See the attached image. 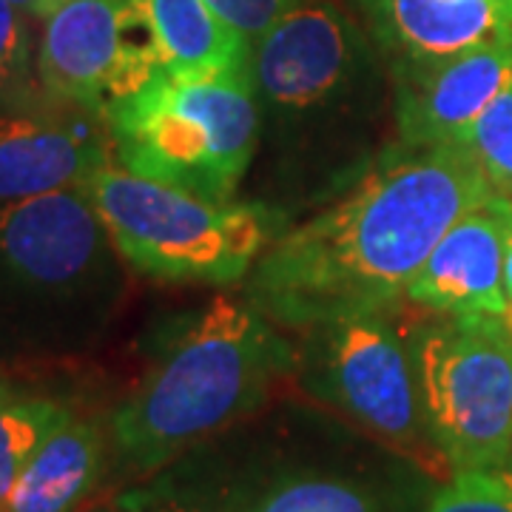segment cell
Wrapping results in <instances>:
<instances>
[{"label":"cell","instance_id":"cell-1","mask_svg":"<svg viewBox=\"0 0 512 512\" xmlns=\"http://www.w3.org/2000/svg\"><path fill=\"white\" fill-rule=\"evenodd\" d=\"M495 194L464 146L399 143L342 200L282 231L248 274L245 296L291 328L390 311L439 239Z\"/></svg>","mask_w":512,"mask_h":512},{"label":"cell","instance_id":"cell-2","mask_svg":"<svg viewBox=\"0 0 512 512\" xmlns=\"http://www.w3.org/2000/svg\"><path fill=\"white\" fill-rule=\"evenodd\" d=\"M293 367L291 345L251 302L214 299L185 322L157 365L114 413L117 453L154 473L268 399Z\"/></svg>","mask_w":512,"mask_h":512},{"label":"cell","instance_id":"cell-3","mask_svg":"<svg viewBox=\"0 0 512 512\" xmlns=\"http://www.w3.org/2000/svg\"><path fill=\"white\" fill-rule=\"evenodd\" d=\"M111 157L128 171L205 200H234L254 157L259 106L251 74L180 80L154 74L103 117Z\"/></svg>","mask_w":512,"mask_h":512},{"label":"cell","instance_id":"cell-4","mask_svg":"<svg viewBox=\"0 0 512 512\" xmlns=\"http://www.w3.org/2000/svg\"><path fill=\"white\" fill-rule=\"evenodd\" d=\"M83 188L128 265L165 282L234 285L285 231L268 205L205 200L114 160Z\"/></svg>","mask_w":512,"mask_h":512},{"label":"cell","instance_id":"cell-5","mask_svg":"<svg viewBox=\"0 0 512 512\" xmlns=\"http://www.w3.org/2000/svg\"><path fill=\"white\" fill-rule=\"evenodd\" d=\"M424 424L444 461L501 470L512 458V319L450 316L413 342Z\"/></svg>","mask_w":512,"mask_h":512},{"label":"cell","instance_id":"cell-6","mask_svg":"<svg viewBox=\"0 0 512 512\" xmlns=\"http://www.w3.org/2000/svg\"><path fill=\"white\" fill-rule=\"evenodd\" d=\"M308 330L302 376L313 396L410 456L433 444L421 410L416 350L387 311L356 313Z\"/></svg>","mask_w":512,"mask_h":512},{"label":"cell","instance_id":"cell-7","mask_svg":"<svg viewBox=\"0 0 512 512\" xmlns=\"http://www.w3.org/2000/svg\"><path fill=\"white\" fill-rule=\"evenodd\" d=\"M160 69L146 18L128 0H60L46 18L37 49L43 89L100 123Z\"/></svg>","mask_w":512,"mask_h":512},{"label":"cell","instance_id":"cell-8","mask_svg":"<svg viewBox=\"0 0 512 512\" xmlns=\"http://www.w3.org/2000/svg\"><path fill=\"white\" fill-rule=\"evenodd\" d=\"M365 55V37L325 0H302L251 43V83L268 106L302 111L345 92Z\"/></svg>","mask_w":512,"mask_h":512},{"label":"cell","instance_id":"cell-9","mask_svg":"<svg viewBox=\"0 0 512 512\" xmlns=\"http://www.w3.org/2000/svg\"><path fill=\"white\" fill-rule=\"evenodd\" d=\"M512 83V40L436 60H396V126L407 146H461Z\"/></svg>","mask_w":512,"mask_h":512},{"label":"cell","instance_id":"cell-10","mask_svg":"<svg viewBox=\"0 0 512 512\" xmlns=\"http://www.w3.org/2000/svg\"><path fill=\"white\" fill-rule=\"evenodd\" d=\"M106 225L83 185L0 205V265L37 288H66L103 254Z\"/></svg>","mask_w":512,"mask_h":512},{"label":"cell","instance_id":"cell-11","mask_svg":"<svg viewBox=\"0 0 512 512\" xmlns=\"http://www.w3.org/2000/svg\"><path fill=\"white\" fill-rule=\"evenodd\" d=\"M404 299L444 316H510L504 242L493 202L473 208L439 239Z\"/></svg>","mask_w":512,"mask_h":512},{"label":"cell","instance_id":"cell-12","mask_svg":"<svg viewBox=\"0 0 512 512\" xmlns=\"http://www.w3.org/2000/svg\"><path fill=\"white\" fill-rule=\"evenodd\" d=\"M111 163L106 126L66 123L40 114H0V205L83 185Z\"/></svg>","mask_w":512,"mask_h":512},{"label":"cell","instance_id":"cell-13","mask_svg":"<svg viewBox=\"0 0 512 512\" xmlns=\"http://www.w3.org/2000/svg\"><path fill=\"white\" fill-rule=\"evenodd\" d=\"M362 9L396 60H436L512 40L504 0H362Z\"/></svg>","mask_w":512,"mask_h":512},{"label":"cell","instance_id":"cell-14","mask_svg":"<svg viewBox=\"0 0 512 512\" xmlns=\"http://www.w3.org/2000/svg\"><path fill=\"white\" fill-rule=\"evenodd\" d=\"M146 18L163 72L180 80L251 74V43L205 0H128Z\"/></svg>","mask_w":512,"mask_h":512},{"label":"cell","instance_id":"cell-15","mask_svg":"<svg viewBox=\"0 0 512 512\" xmlns=\"http://www.w3.org/2000/svg\"><path fill=\"white\" fill-rule=\"evenodd\" d=\"M103 461L100 427L69 416L23 464L6 512H72L94 490Z\"/></svg>","mask_w":512,"mask_h":512},{"label":"cell","instance_id":"cell-16","mask_svg":"<svg viewBox=\"0 0 512 512\" xmlns=\"http://www.w3.org/2000/svg\"><path fill=\"white\" fill-rule=\"evenodd\" d=\"M228 512H382L367 487L339 476L293 473L271 481Z\"/></svg>","mask_w":512,"mask_h":512},{"label":"cell","instance_id":"cell-17","mask_svg":"<svg viewBox=\"0 0 512 512\" xmlns=\"http://www.w3.org/2000/svg\"><path fill=\"white\" fill-rule=\"evenodd\" d=\"M66 419L69 410L49 399L0 396V512H6L23 464Z\"/></svg>","mask_w":512,"mask_h":512},{"label":"cell","instance_id":"cell-18","mask_svg":"<svg viewBox=\"0 0 512 512\" xmlns=\"http://www.w3.org/2000/svg\"><path fill=\"white\" fill-rule=\"evenodd\" d=\"M498 194L512 197V83L461 140Z\"/></svg>","mask_w":512,"mask_h":512},{"label":"cell","instance_id":"cell-19","mask_svg":"<svg viewBox=\"0 0 512 512\" xmlns=\"http://www.w3.org/2000/svg\"><path fill=\"white\" fill-rule=\"evenodd\" d=\"M427 512H512V498L498 470H461Z\"/></svg>","mask_w":512,"mask_h":512},{"label":"cell","instance_id":"cell-20","mask_svg":"<svg viewBox=\"0 0 512 512\" xmlns=\"http://www.w3.org/2000/svg\"><path fill=\"white\" fill-rule=\"evenodd\" d=\"M32 74V32L26 12L0 0V100L23 92Z\"/></svg>","mask_w":512,"mask_h":512},{"label":"cell","instance_id":"cell-21","mask_svg":"<svg viewBox=\"0 0 512 512\" xmlns=\"http://www.w3.org/2000/svg\"><path fill=\"white\" fill-rule=\"evenodd\" d=\"M205 3L225 26H231L248 43H254L256 37L265 35L276 20L285 18L302 0H205Z\"/></svg>","mask_w":512,"mask_h":512},{"label":"cell","instance_id":"cell-22","mask_svg":"<svg viewBox=\"0 0 512 512\" xmlns=\"http://www.w3.org/2000/svg\"><path fill=\"white\" fill-rule=\"evenodd\" d=\"M495 214L501 222V242H504V291L510 299V319H512V197L495 194L493 200Z\"/></svg>","mask_w":512,"mask_h":512},{"label":"cell","instance_id":"cell-23","mask_svg":"<svg viewBox=\"0 0 512 512\" xmlns=\"http://www.w3.org/2000/svg\"><path fill=\"white\" fill-rule=\"evenodd\" d=\"M9 3H15V6L23 9L26 15H35V18L46 20L55 12V6L60 0H9Z\"/></svg>","mask_w":512,"mask_h":512},{"label":"cell","instance_id":"cell-24","mask_svg":"<svg viewBox=\"0 0 512 512\" xmlns=\"http://www.w3.org/2000/svg\"><path fill=\"white\" fill-rule=\"evenodd\" d=\"M498 473H501V478H504V484H507V490H510V498H512V461L510 464H504Z\"/></svg>","mask_w":512,"mask_h":512},{"label":"cell","instance_id":"cell-25","mask_svg":"<svg viewBox=\"0 0 512 512\" xmlns=\"http://www.w3.org/2000/svg\"><path fill=\"white\" fill-rule=\"evenodd\" d=\"M6 393H9V387H6V382L0 379V396H6Z\"/></svg>","mask_w":512,"mask_h":512},{"label":"cell","instance_id":"cell-26","mask_svg":"<svg viewBox=\"0 0 512 512\" xmlns=\"http://www.w3.org/2000/svg\"><path fill=\"white\" fill-rule=\"evenodd\" d=\"M504 6H507V9H510V15H512V0H504Z\"/></svg>","mask_w":512,"mask_h":512},{"label":"cell","instance_id":"cell-27","mask_svg":"<svg viewBox=\"0 0 512 512\" xmlns=\"http://www.w3.org/2000/svg\"><path fill=\"white\" fill-rule=\"evenodd\" d=\"M510 461H512V458H510Z\"/></svg>","mask_w":512,"mask_h":512}]
</instances>
